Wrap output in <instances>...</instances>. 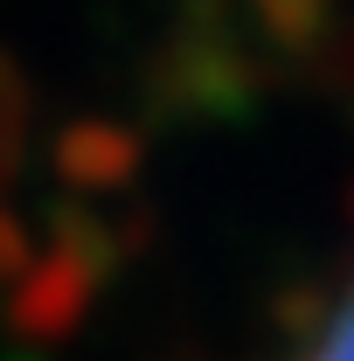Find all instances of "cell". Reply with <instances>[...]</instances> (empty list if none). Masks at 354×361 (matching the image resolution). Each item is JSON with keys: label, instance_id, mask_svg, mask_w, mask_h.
Returning a JSON list of instances; mask_svg holds the SVG:
<instances>
[{"label": "cell", "instance_id": "cell-1", "mask_svg": "<svg viewBox=\"0 0 354 361\" xmlns=\"http://www.w3.org/2000/svg\"><path fill=\"white\" fill-rule=\"evenodd\" d=\"M306 361H354V285H348V299H341V313L319 326V341L306 348Z\"/></svg>", "mask_w": 354, "mask_h": 361}]
</instances>
